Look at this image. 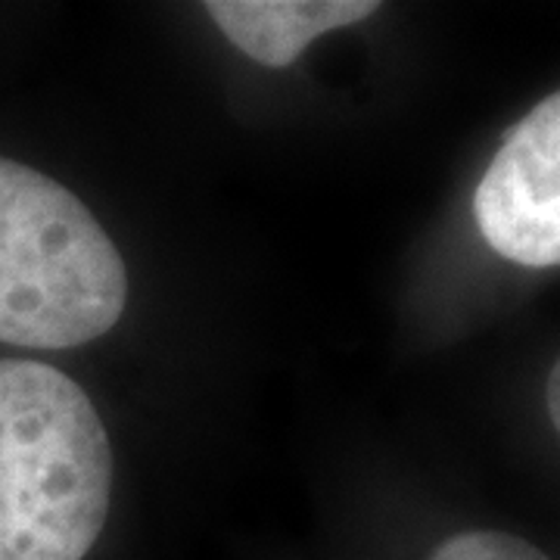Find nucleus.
I'll list each match as a JSON object with an SVG mask.
<instances>
[{"label": "nucleus", "mask_w": 560, "mask_h": 560, "mask_svg": "<svg viewBox=\"0 0 560 560\" xmlns=\"http://www.w3.org/2000/svg\"><path fill=\"white\" fill-rule=\"evenodd\" d=\"M113 492V448L79 383L0 359V560H84Z\"/></svg>", "instance_id": "nucleus-1"}, {"label": "nucleus", "mask_w": 560, "mask_h": 560, "mask_svg": "<svg viewBox=\"0 0 560 560\" xmlns=\"http://www.w3.org/2000/svg\"><path fill=\"white\" fill-rule=\"evenodd\" d=\"M128 275L116 243L54 178L0 160V342L72 349L119 324Z\"/></svg>", "instance_id": "nucleus-2"}, {"label": "nucleus", "mask_w": 560, "mask_h": 560, "mask_svg": "<svg viewBox=\"0 0 560 560\" xmlns=\"http://www.w3.org/2000/svg\"><path fill=\"white\" fill-rule=\"evenodd\" d=\"M486 243L526 268L560 265V94L508 135L474 194Z\"/></svg>", "instance_id": "nucleus-3"}, {"label": "nucleus", "mask_w": 560, "mask_h": 560, "mask_svg": "<svg viewBox=\"0 0 560 560\" xmlns=\"http://www.w3.org/2000/svg\"><path fill=\"white\" fill-rule=\"evenodd\" d=\"M381 10L377 0H209L206 13L224 38L261 66L287 69L324 32Z\"/></svg>", "instance_id": "nucleus-4"}, {"label": "nucleus", "mask_w": 560, "mask_h": 560, "mask_svg": "<svg viewBox=\"0 0 560 560\" xmlns=\"http://www.w3.org/2000/svg\"><path fill=\"white\" fill-rule=\"evenodd\" d=\"M430 560H548V555H541L536 545L523 541L521 536L477 529L445 539Z\"/></svg>", "instance_id": "nucleus-5"}, {"label": "nucleus", "mask_w": 560, "mask_h": 560, "mask_svg": "<svg viewBox=\"0 0 560 560\" xmlns=\"http://www.w3.org/2000/svg\"><path fill=\"white\" fill-rule=\"evenodd\" d=\"M548 411H551V423H560V364L551 368V381H548Z\"/></svg>", "instance_id": "nucleus-6"}]
</instances>
